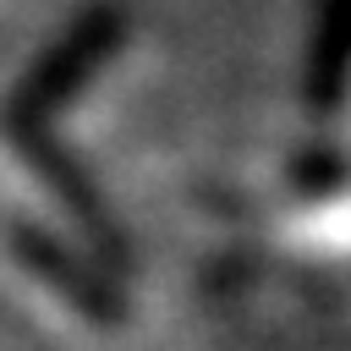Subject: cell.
<instances>
[{
	"label": "cell",
	"instance_id": "1",
	"mask_svg": "<svg viewBox=\"0 0 351 351\" xmlns=\"http://www.w3.org/2000/svg\"><path fill=\"white\" fill-rule=\"evenodd\" d=\"M121 55V16L77 22L11 88L0 110V219L5 252L38 302L104 329L132 307V252L77 165L71 115Z\"/></svg>",
	"mask_w": 351,
	"mask_h": 351
},
{
	"label": "cell",
	"instance_id": "2",
	"mask_svg": "<svg viewBox=\"0 0 351 351\" xmlns=\"http://www.w3.org/2000/svg\"><path fill=\"white\" fill-rule=\"evenodd\" d=\"M208 280L263 329L302 346H346L351 143H324L225 203L208 230Z\"/></svg>",
	"mask_w": 351,
	"mask_h": 351
},
{
	"label": "cell",
	"instance_id": "3",
	"mask_svg": "<svg viewBox=\"0 0 351 351\" xmlns=\"http://www.w3.org/2000/svg\"><path fill=\"white\" fill-rule=\"evenodd\" d=\"M5 5H11V0H0V16H5Z\"/></svg>",
	"mask_w": 351,
	"mask_h": 351
}]
</instances>
